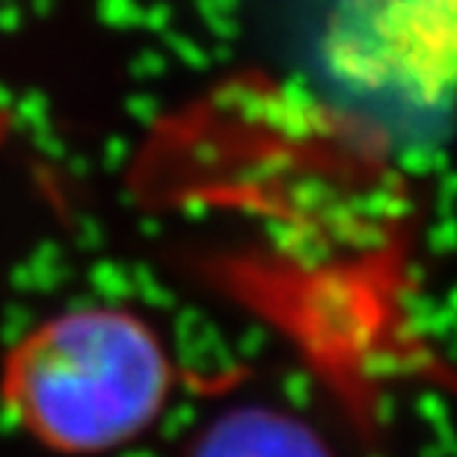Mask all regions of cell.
Returning a JSON list of instances; mask_svg holds the SVG:
<instances>
[{"label":"cell","instance_id":"obj_2","mask_svg":"<svg viewBox=\"0 0 457 457\" xmlns=\"http://www.w3.org/2000/svg\"><path fill=\"white\" fill-rule=\"evenodd\" d=\"M315 60L383 122L431 125L457 102V0H330Z\"/></svg>","mask_w":457,"mask_h":457},{"label":"cell","instance_id":"obj_1","mask_svg":"<svg viewBox=\"0 0 457 457\" xmlns=\"http://www.w3.org/2000/svg\"><path fill=\"white\" fill-rule=\"evenodd\" d=\"M172 395V360L140 315L80 306L27 330L0 365L4 413L48 452L96 457L125 449Z\"/></svg>","mask_w":457,"mask_h":457},{"label":"cell","instance_id":"obj_3","mask_svg":"<svg viewBox=\"0 0 457 457\" xmlns=\"http://www.w3.org/2000/svg\"><path fill=\"white\" fill-rule=\"evenodd\" d=\"M194 457H330L306 428L277 413L223 419L196 445Z\"/></svg>","mask_w":457,"mask_h":457}]
</instances>
